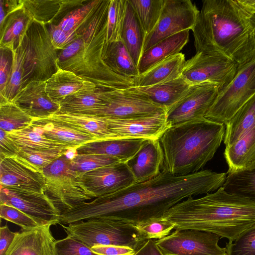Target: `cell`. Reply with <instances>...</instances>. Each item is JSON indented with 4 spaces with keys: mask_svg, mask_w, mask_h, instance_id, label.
I'll list each match as a JSON object with an SVG mask.
<instances>
[{
    "mask_svg": "<svg viewBox=\"0 0 255 255\" xmlns=\"http://www.w3.org/2000/svg\"><path fill=\"white\" fill-rule=\"evenodd\" d=\"M226 176L225 173L210 170L184 176L161 171L152 179L136 182L62 212L59 224L101 218L136 225L162 218L169 209L186 198L217 190Z\"/></svg>",
    "mask_w": 255,
    "mask_h": 255,
    "instance_id": "6da1fadb",
    "label": "cell"
},
{
    "mask_svg": "<svg viewBox=\"0 0 255 255\" xmlns=\"http://www.w3.org/2000/svg\"><path fill=\"white\" fill-rule=\"evenodd\" d=\"M196 53L219 54L239 70L255 59V15L237 0H205L192 29Z\"/></svg>",
    "mask_w": 255,
    "mask_h": 255,
    "instance_id": "7a4b0ae2",
    "label": "cell"
},
{
    "mask_svg": "<svg viewBox=\"0 0 255 255\" xmlns=\"http://www.w3.org/2000/svg\"><path fill=\"white\" fill-rule=\"evenodd\" d=\"M175 230L210 232L233 241L255 225V202L227 193L222 187L203 197H190L176 204L162 217Z\"/></svg>",
    "mask_w": 255,
    "mask_h": 255,
    "instance_id": "3957f363",
    "label": "cell"
},
{
    "mask_svg": "<svg viewBox=\"0 0 255 255\" xmlns=\"http://www.w3.org/2000/svg\"><path fill=\"white\" fill-rule=\"evenodd\" d=\"M225 132L224 124L206 118L170 127L158 139L161 171L184 176L200 171L213 157Z\"/></svg>",
    "mask_w": 255,
    "mask_h": 255,
    "instance_id": "277c9868",
    "label": "cell"
},
{
    "mask_svg": "<svg viewBox=\"0 0 255 255\" xmlns=\"http://www.w3.org/2000/svg\"><path fill=\"white\" fill-rule=\"evenodd\" d=\"M110 0H103L90 21L76 32L73 41L58 54L60 68L71 71L97 87L126 89L134 80L121 76L106 64L103 52Z\"/></svg>",
    "mask_w": 255,
    "mask_h": 255,
    "instance_id": "5b68a950",
    "label": "cell"
},
{
    "mask_svg": "<svg viewBox=\"0 0 255 255\" xmlns=\"http://www.w3.org/2000/svg\"><path fill=\"white\" fill-rule=\"evenodd\" d=\"M68 236L90 248L95 246L127 247L135 251L147 240L135 225L106 218H93L61 225Z\"/></svg>",
    "mask_w": 255,
    "mask_h": 255,
    "instance_id": "8992f818",
    "label": "cell"
},
{
    "mask_svg": "<svg viewBox=\"0 0 255 255\" xmlns=\"http://www.w3.org/2000/svg\"><path fill=\"white\" fill-rule=\"evenodd\" d=\"M65 154L42 170L45 195L62 211L96 198L86 187L83 174L74 170Z\"/></svg>",
    "mask_w": 255,
    "mask_h": 255,
    "instance_id": "52a82bcc",
    "label": "cell"
},
{
    "mask_svg": "<svg viewBox=\"0 0 255 255\" xmlns=\"http://www.w3.org/2000/svg\"><path fill=\"white\" fill-rule=\"evenodd\" d=\"M22 45L25 52L23 87L32 81H46L59 69L58 53L46 25L33 21Z\"/></svg>",
    "mask_w": 255,
    "mask_h": 255,
    "instance_id": "ba28073f",
    "label": "cell"
},
{
    "mask_svg": "<svg viewBox=\"0 0 255 255\" xmlns=\"http://www.w3.org/2000/svg\"><path fill=\"white\" fill-rule=\"evenodd\" d=\"M255 95V59L237 72L231 82L219 91L205 118L225 124Z\"/></svg>",
    "mask_w": 255,
    "mask_h": 255,
    "instance_id": "9c48e42d",
    "label": "cell"
},
{
    "mask_svg": "<svg viewBox=\"0 0 255 255\" xmlns=\"http://www.w3.org/2000/svg\"><path fill=\"white\" fill-rule=\"evenodd\" d=\"M132 87L126 89L102 87L101 97L105 106L92 116L113 119H131L166 113L163 108L137 93Z\"/></svg>",
    "mask_w": 255,
    "mask_h": 255,
    "instance_id": "30bf717a",
    "label": "cell"
},
{
    "mask_svg": "<svg viewBox=\"0 0 255 255\" xmlns=\"http://www.w3.org/2000/svg\"><path fill=\"white\" fill-rule=\"evenodd\" d=\"M199 12L190 0H164L156 26L144 39L142 53L168 37L184 30H192Z\"/></svg>",
    "mask_w": 255,
    "mask_h": 255,
    "instance_id": "8fae6325",
    "label": "cell"
},
{
    "mask_svg": "<svg viewBox=\"0 0 255 255\" xmlns=\"http://www.w3.org/2000/svg\"><path fill=\"white\" fill-rule=\"evenodd\" d=\"M238 70V65L226 57L198 52L186 61L181 76L191 85L209 82L221 90L231 82Z\"/></svg>",
    "mask_w": 255,
    "mask_h": 255,
    "instance_id": "7c38bea8",
    "label": "cell"
},
{
    "mask_svg": "<svg viewBox=\"0 0 255 255\" xmlns=\"http://www.w3.org/2000/svg\"><path fill=\"white\" fill-rule=\"evenodd\" d=\"M220 239L210 232L175 230L156 243L164 255H226V248L218 245Z\"/></svg>",
    "mask_w": 255,
    "mask_h": 255,
    "instance_id": "4fadbf2b",
    "label": "cell"
},
{
    "mask_svg": "<svg viewBox=\"0 0 255 255\" xmlns=\"http://www.w3.org/2000/svg\"><path fill=\"white\" fill-rule=\"evenodd\" d=\"M220 88L207 82L192 85L185 95L166 112L170 127L205 118Z\"/></svg>",
    "mask_w": 255,
    "mask_h": 255,
    "instance_id": "5bb4252c",
    "label": "cell"
},
{
    "mask_svg": "<svg viewBox=\"0 0 255 255\" xmlns=\"http://www.w3.org/2000/svg\"><path fill=\"white\" fill-rule=\"evenodd\" d=\"M0 204L19 209L40 226L59 224L61 212L45 193L22 192L0 186Z\"/></svg>",
    "mask_w": 255,
    "mask_h": 255,
    "instance_id": "9a60e30c",
    "label": "cell"
},
{
    "mask_svg": "<svg viewBox=\"0 0 255 255\" xmlns=\"http://www.w3.org/2000/svg\"><path fill=\"white\" fill-rule=\"evenodd\" d=\"M82 178L87 188L96 197L116 192L136 183L130 169L123 162L86 172Z\"/></svg>",
    "mask_w": 255,
    "mask_h": 255,
    "instance_id": "2e32d148",
    "label": "cell"
},
{
    "mask_svg": "<svg viewBox=\"0 0 255 255\" xmlns=\"http://www.w3.org/2000/svg\"><path fill=\"white\" fill-rule=\"evenodd\" d=\"M103 118L114 139H158L170 127L166 113L131 119Z\"/></svg>",
    "mask_w": 255,
    "mask_h": 255,
    "instance_id": "e0dca14e",
    "label": "cell"
},
{
    "mask_svg": "<svg viewBox=\"0 0 255 255\" xmlns=\"http://www.w3.org/2000/svg\"><path fill=\"white\" fill-rule=\"evenodd\" d=\"M0 186L22 192L44 193L43 172L34 169L15 157L0 161Z\"/></svg>",
    "mask_w": 255,
    "mask_h": 255,
    "instance_id": "ac0fdd59",
    "label": "cell"
},
{
    "mask_svg": "<svg viewBox=\"0 0 255 255\" xmlns=\"http://www.w3.org/2000/svg\"><path fill=\"white\" fill-rule=\"evenodd\" d=\"M12 102L33 119L48 117L60 111V105L53 102L46 91V81L29 82Z\"/></svg>",
    "mask_w": 255,
    "mask_h": 255,
    "instance_id": "d6986e66",
    "label": "cell"
},
{
    "mask_svg": "<svg viewBox=\"0 0 255 255\" xmlns=\"http://www.w3.org/2000/svg\"><path fill=\"white\" fill-rule=\"evenodd\" d=\"M50 225L18 232L5 255H55Z\"/></svg>",
    "mask_w": 255,
    "mask_h": 255,
    "instance_id": "ffe728a7",
    "label": "cell"
},
{
    "mask_svg": "<svg viewBox=\"0 0 255 255\" xmlns=\"http://www.w3.org/2000/svg\"><path fill=\"white\" fill-rule=\"evenodd\" d=\"M32 126L37 127L47 138L76 149L87 142L100 140L93 134L61 120L48 117L33 119Z\"/></svg>",
    "mask_w": 255,
    "mask_h": 255,
    "instance_id": "44dd1931",
    "label": "cell"
},
{
    "mask_svg": "<svg viewBox=\"0 0 255 255\" xmlns=\"http://www.w3.org/2000/svg\"><path fill=\"white\" fill-rule=\"evenodd\" d=\"M126 163L136 182L157 176L163 163V152L159 140L146 139L136 153Z\"/></svg>",
    "mask_w": 255,
    "mask_h": 255,
    "instance_id": "7402d4cb",
    "label": "cell"
},
{
    "mask_svg": "<svg viewBox=\"0 0 255 255\" xmlns=\"http://www.w3.org/2000/svg\"><path fill=\"white\" fill-rule=\"evenodd\" d=\"M146 139L100 140L84 144L76 149L77 154H100L113 156L127 162L138 151Z\"/></svg>",
    "mask_w": 255,
    "mask_h": 255,
    "instance_id": "603a6c76",
    "label": "cell"
},
{
    "mask_svg": "<svg viewBox=\"0 0 255 255\" xmlns=\"http://www.w3.org/2000/svg\"><path fill=\"white\" fill-rule=\"evenodd\" d=\"M25 8L33 21L46 25L61 19L70 11L83 5L86 0H23Z\"/></svg>",
    "mask_w": 255,
    "mask_h": 255,
    "instance_id": "cb8c5ba5",
    "label": "cell"
},
{
    "mask_svg": "<svg viewBox=\"0 0 255 255\" xmlns=\"http://www.w3.org/2000/svg\"><path fill=\"white\" fill-rule=\"evenodd\" d=\"M97 87L94 83L71 71L60 68L46 81V91L48 95L53 102L59 104L69 96Z\"/></svg>",
    "mask_w": 255,
    "mask_h": 255,
    "instance_id": "d4e9b609",
    "label": "cell"
},
{
    "mask_svg": "<svg viewBox=\"0 0 255 255\" xmlns=\"http://www.w3.org/2000/svg\"><path fill=\"white\" fill-rule=\"evenodd\" d=\"M189 38V30H184L159 41L143 52L137 65L139 75L164 59L180 53Z\"/></svg>",
    "mask_w": 255,
    "mask_h": 255,
    "instance_id": "484cf974",
    "label": "cell"
},
{
    "mask_svg": "<svg viewBox=\"0 0 255 255\" xmlns=\"http://www.w3.org/2000/svg\"><path fill=\"white\" fill-rule=\"evenodd\" d=\"M186 61L181 52L170 56L134 78V87L150 86L176 79L181 76Z\"/></svg>",
    "mask_w": 255,
    "mask_h": 255,
    "instance_id": "4316f807",
    "label": "cell"
},
{
    "mask_svg": "<svg viewBox=\"0 0 255 255\" xmlns=\"http://www.w3.org/2000/svg\"><path fill=\"white\" fill-rule=\"evenodd\" d=\"M191 85L181 76L159 84L132 88L167 112L185 95Z\"/></svg>",
    "mask_w": 255,
    "mask_h": 255,
    "instance_id": "83f0119b",
    "label": "cell"
},
{
    "mask_svg": "<svg viewBox=\"0 0 255 255\" xmlns=\"http://www.w3.org/2000/svg\"><path fill=\"white\" fill-rule=\"evenodd\" d=\"M33 22L24 5L11 13L0 27V47L12 51L21 46Z\"/></svg>",
    "mask_w": 255,
    "mask_h": 255,
    "instance_id": "f1b7e54d",
    "label": "cell"
},
{
    "mask_svg": "<svg viewBox=\"0 0 255 255\" xmlns=\"http://www.w3.org/2000/svg\"><path fill=\"white\" fill-rule=\"evenodd\" d=\"M224 156L228 171L248 168L255 165V126L232 144L226 147Z\"/></svg>",
    "mask_w": 255,
    "mask_h": 255,
    "instance_id": "f546056e",
    "label": "cell"
},
{
    "mask_svg": "<svg viewBox=\"0 0 255 255\" xmlns=\"http://www.w3.org/2000/svg\"><path fill=\"white\" fill-rule=\"evenodd\" d=\"M102 88L97 87L68 96L59 104L58 113L92 116L105 106L101 97Z\"/></svg>",
    "mask_w": 255,
    "mask_h": 255,
    "instance_id": "4dcf8cb0",
    "label": "cell"
},
{
    "mask_svg": "<svg viewBox=\"0 0 255 255\" xmlns=\"http://www.w3.org/2000/svg\"><path fill=\"white\" fill-rule=\"evenodd\" d=\"M103 59L107 66L121 76L133 79L139 75L137 66L121 40L106 43Z\"/></svg>",
    "mask_w": 255,
    "mask_h": 255,
    "instance_id": "1f68e13d",
    "label": "cell"
},
{
    "mask_svg": "<svg viewBox=\"0 0 255 255\" xmlns=\"http://www.w3.org/2000/svg\"><path fill=\"white\" fill-rule=\"evenodd\" d=\"M255 126V95L246 102L226 125L224 142L228 146Z\"/></svg>",
    "mask_w": 255,
    "mask_h": 255,
    "instance_id": "d6a6232c",
    "label": "cell"
},
{
    "mask_svg": "<svg viewBox=\"0 0 255 255\" xmlns=\"http://www.w3.org/2000/svg\"><path fill=\"white\" fill-rule=\"evenodd\" d=\"M121 40L137 66L142 53L144 37L137 17L127 0Z\"/></svg>",
    "mask_w": 255,
    "mask_h": 255,
    "instance_id": "836d02e7",
    "label": "cell"
},
{
    "mask_svg": "<svg viewBox=\"0 0 255 255\" xmlns=\"http://www.w3.org/2000/svg\"><path fill=\"white\" fill-rule=\"evenodd\" d=\"M51 117L89 132L99 140L115 139L102 117L81 114L56 113Z\"/></svg>",
    "mask_w": 255,
    "mask_h": 255,
    "instance_id": "e575fe53",
    "label": "cell"
},
{
    "mask_svg": "<svg viewBox=\"0 0 255 255\" xmlns=\"http://www.w3.org/2000/svg\"><path fill=\"white\" fill-rule=\"evenodd\" d=\"M227 175L222 186L227 193L255 202V165Z\"/></svg>",
    "mask_w": 255,
    "mask_h": 255,
    "instance_id": "d590c367",
    "label": "cell"
},
{
    "mask_svg": "<svg viewBox=\"0 0 255 255\" xmlns=\"http://www.w3.org/2000/svg\"><path fill=\"white\" fill-rule=\"evenodd\" d=\"M8 137L19 148L31 149L51 148L71 149L67 145L44 136L36 127L31 125L26 128L7 132Z\"/></svg>",
    "mask_w": 255,
    "mask_h": 255,
    "instance_id": "8d00e7d4",
    "label": "cell"
},
{
    "mask_svg": "<svg viewBox=\"0 0 255 255\" xmlns=\"http://www.w3.org/2000/svg\"><path fill=\"white\" fill-rule=\"evenodd\" d=\"M141 27L144 39L156 26L164 0H128Z\"/></svg>",
    "mask_w": 255,
    "mask_h": 255,
    "instance_id": "74e56055",
    "label": "cell"
},
{
    "mask_svg": "<svg viewBox=\"0 0 255 255\" xmlns=\"http://www.w3.org/2000/svg\"><path fill=\"white\" fill-rule=\"evenodd\" d=\"M12 52L11 70L4 94L2 97L0 98V104L12 102L23 87L25 49L21 45Z\"/></svg>",
    "mask_w": 255,
    "mask_h": 255,
    "instance_id": "f35d334b",
    "label": "cell"
},
{
    "mask_svg": "<svg viewBox=\"0 0 255 255\" xmlns=\"http://www.w3.org/2000/svg\"><path fill=\"white\" fill-rule=\"evenodd\" d=\"M69 149H70L58 148L31 149L21 148H19L15 157L31 168L42 172L44 168L65 154Z\"/></svg>",
    "mask_w": 255,
    "mask_h": 255,
    "instance_id": "ab89813d",
    "label": "cell"
},
{
    "mask_svg": "<svg viewBox=\"0 0 255 255\" xmlns=\"http://www.w3.org/2000/svg\"><path fill=\"white\" fill-rule=\"evenodd\" d=\"M103 1H88L68 12L57 24L65 31L76 32L90 21Z\"/></svg>",
    "mask_w": 255,
    "mask_h": 255,
    "instance_id": "60d3db41",
    "label": "cell"
},
{
    "mask_svg": "<svg viewBox=\"0 0 255 255\" xmlns=\"http://www.w3.org/2000/svg\"><path fill=\"white\" fill-rule=\"evenodd\" d=\"M33 120L14 103L0 104V129L7 132L20 130L30 127Z\"/></svg>",
    "mask_w": 255,
    "mask_h": 255,
    "instance_id": "b9f144b4",
    "label": "cell"
},
{
    "mask_svg": "<svg viewBox=\"0 0 255 255\" xmlns=\"http://www.w3.org/2000/svg\"><path fill=\"white\" fill-rule=\"evenodd\" d=\"M127 0H110L106 22V43L121 40Z\"/></svg>",
    "mask_w": 255,
    "mask_h": 255,
    "instance_id": "7bdbcfd3",
    "label": "cell"
},
{
    "mask_svg": "<svg viewBox=\"0 0 255 255\" xmlns=\"http://www.w3.org/2000/svg\"><path fill=\"white\" fill-rule=\"evenodd\" d=\"M119 162L116 157L100 154H76L70 160L72 169L83 174Z\"/></svg>",
    "mask_w": 255,
    "mask_h": 255,
    "instance_id": "ee69618b",
    "label": "cell"
},
{
    "mask_svg": "<svg viewBox=\"0 0 255 255\" xmlns=\"http://www.w3.org/2000/svg\"><path fill=\"white\" fill-rule=\"evenodd\" d=\"M226 255H255V225L226 246Z\"/></svg>",
    "mask_w": 255,
    "mask_h": 255,
    "instance_id": "f6af8a7d",
    "label": "cell"
},
{
    "mask_svg": "<svg viewBox=\"0 0 255 255\" xmlns=\"http://www.w3.org/2000/svg\"><path fill=\"white\" fill-rule=\"evenodd\" d=\"M149 239H161L170 234L175 224L163 218L151 219L135 225Z\"/></svg>",
    "mask_w": 255,
    "mask_h": 255,
    "instance_id": "bcb514c9",
    "label": "cell"
},
{
    "mask_svg": "<svg viewBox=\"0 0 255 255\" xmlns=\"http://www.w3.org/2000/svg\"><path fill=\"white\" fill-rule=\"evenodd\" d=\"M54 251L55 255H99L85 244L68 236L55 241Z\"/></svg>",
    "mask_w": 255,
    "mask_h": 255,
    "instance_id": "7dc6e473",
    "label": "cell"
},
{
    "mask_svg": "<svg viewBox=\"0 0 255 255\" xmlns=\"http://www.w3.org/2000/svg\"><path fill=\"white\" fill-rule=\"evenodd\" d=\"M0 216L1 218L20 227L21 231L30 230L40 226L30 216L6 204H0Z\"/></svg>",
    "mask_w": 255,
    "mask_h": 255,
    "instance_id": "c3c4849f",
    "label": "cell"
},
{
    "mask_svg": "<svg viewBox=\"0 0 255 255\" xmlns=\"http://www.w3.org/2000/svg\"><path fill=\"white\" fill-rule=\"evenodd\" d=\"M48 30L51 43L57 50H64L76 37V32L65 31L58 24H50Z\"/></svg>",
    "mask_w": 255,
    "mask_h": 255,
    "instance_id": "681fc988",
    "label": "cell"
},
{
    "mask_svg": "<svg viewBox=\"0 0 255 255\" xmlns=\"http://www.w3.org/2000/svg\"><path fill=\"white\" fill-rule=\"evenodd\" d=\"M0 98L4 94L12 62V52L0 47Z\"/></svg>",
    "mask_w": 255,
    "mask_h": 255,
    "instance_id": "f907efd6",
    "label": "cell"
},
{
    "mask_svg": "<svg viewBox=\"0 0 255 255\" xmlns=\"http://www.w3.org/2000/svg\"><path fill=\"white\" fill-rule=\"evenodd\" d=\"M19 148L7 135V132L0 129V159L15 157Z\"/></svg>",
    "mask_w": 255,
    "mask_h": 255,
    "instance_id": "816d5d0a",
    "label": "cell"
},
{
    "mask_svg": "<svg viewBox=\"0 0 255 255\" xmlns=\"http://www.w3.org/2000/svg\"><path fill=\"white\" fill-rule=\"evenodd\" d=\"M91 250L99 255H133L135 252L129 247L116 246H95Z\"/></svg>",
    "mask_w": 255,
    "mask_h": 255,
    "instance_id": "f5cc1de1",
    "label": "cell"
},
{
    "mask_svg": "<svg viewBox=\"0 0 255 255\" xmlns=\"http://www.w3.org/2000/svg\"><path fill=\"white\" fill-rule=\"evenodd\" d=\"M18 232L11 231L7 225L0 228V255H5Z\"/></svg>",
    "mask_w": 255,
    "mask_h": 255,
    "instance_id": "db71d44e",
    "label": "cell"
},
{
    "mask_svg": "<svg viewBox=\"0 0 255 255\" xmlns=\"http://www.w3.org/2000/svg\"><path fill=\"white\" fill-rule=\"evenodd\" d=\"M133 255H164L156 243V241L149 239L138 248Z\"/></svg>",
    "mask_w": 255,
    "mask_h": 255,
    "instance_id": "11a10c76",
    "label": "cell"
},
{
    "mask_svg": "<svg viewBox=\"0 0 255 255\" xmlns=\"http://www.w3.org/2000/svg\"><path fill=\"white\" fill-rule=\"evenodd\" d=\"M237 1L246 10L255 15V0H237Z\"/></svg>",
    "mask_w": 255,
    "mask_h": 255,
    "instance_id": "9f6ffc18",
    "label": "cell"
}]
</instances>
